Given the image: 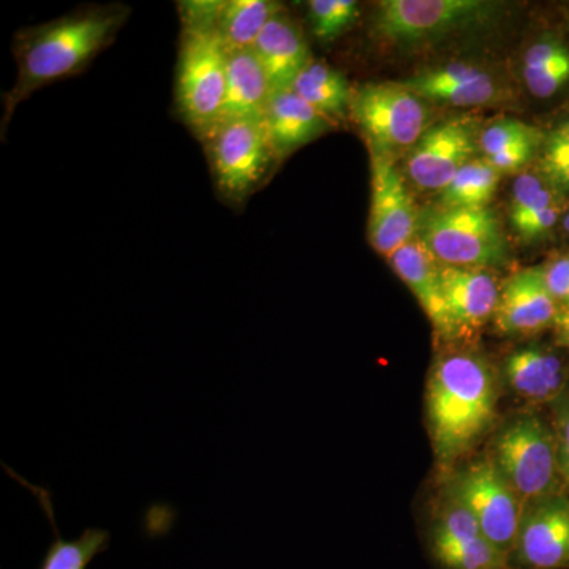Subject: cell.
I'll list each match as a JSON object with an SVG mask.
<instances>
[{"instance_id":"10","label":"cell","mask_w":569,"mask_h":569,"mask_svg":"<svg viewBox=\"0 0 569 569\" xmlns=\"http://www.w3.org/2000/svg\"><path fill=\"white\" fill-rule=\"evenodd\" d=\"M419 213L395 159L372 152V200H370L369 241L383 257L413 241Z\"/></svg>"},{"instance_id":"24","label":"cell","mask_w":569,"mask_h":569,"mask_svg":"<svg viewBox=\"0 0 569 569\" xmlns=\"http://www.w3.org/2000/svg\"><path fill=\"white\" fill-rule=\"evenodd\" d=\"M500 171L485 159L467 163L441 193V206L451 208H488L496 193Z\"/></svg>"},{"instance_id":"6","label":"cell","mask_w":569,"mask_h":569,"mask_svg":"<svg viewBox=\"0 0 569 569\" xmlns=\"http://www.w3.org/2000/svg\"><path fill=\"white\" fill-rule=\"evenodd\" d=\"M426 100L400 82L366 84L353 91L350 112L372 152L391 157L413 149L427 130Z\"/></svg>"},{"instance_id":"2","label":"cell","mask_w":569,"mask_h":569,"mask_svg":"<svg viewBox=\"0 0 569 569\" xmlns=\"http://www.w3.org/2000/svg\"><path fill=\"white\" fill-rule=\"evenodd\" d=\"M496 373L481 356L451 353L433 366L427 381V417L438 459L460 458L496 417Z\"/></svg>"},{"instance_id":"29","label":"cell","mask_w":569,"mask_h":569,"mask_svg":"<svg viewBox=\"0 0 569 569\" xmlns=\"http://www.w3.org/2000/svg\"><path fill=\"white\" fill-rule=\"evenodd\" d=\"M313 36L332 41L348 31L358 20L359 6L355 0H312L307 3Z\"/></svg>"},{"instance_id":"1","label":"cell","mask_w":569,"mask_h":569,"mask_svg":"<svg viewBox=\"0 0 569 569\" xmlns=\"http://www.w3.org/2000/svg\"><path fill=\"white\" fill-rule=\"evenodd\" d=\"M129 14L121 3L97 6L18 32L13 41L18 78L6 96L3 126L14 107L37 89L84 70L110 47Z\"/></svg>"},{"instance_id":"36","label":"cell","mask_w":569,"mask_h":569,"mask_svg":"<svg viewBox=\"0 0 569 569\" xmlns=\"http://www.w3.org/2000/svg\"><path fill=\"white\" fill-rule=\"evenodd\" d=\"M561 223H563L565 231L569 234V209L567 213L563 216V220H561Z\"/></svg>"},{"instance_id":"11","label":"cell","mask_w":569,"mask_h":569,"mask_svg":"<svg viewBox=\"0 0 569 569\" xmlns=\"http://www.w3.org/2000/svg\"><path fill=\"white\" fill-rule=\"evenodd\" d=\"M512 569H569V496L567 490L523 509Z\"/></svg>"},{"instance_id":"5","label":"cell","mask_w":569,"mask_h":569,"mask_svg":"<svg viewBox=\"0 0 569 569\" xmlns=\"http://www.w3.org/2000/svg\"><path fill=\"white\" fill-rule=\"evenodd\" d=\"M417 234L443 266L488 269L507 261V241L489 208L429 209L419 213Z\"/></svg>"},{"instance_id":"13","label":"cell","mask_w":569,"mask_h":569,"mask_svg":"<svg viewBox=\"0 0 569 569\" xmlns=\"http://www.w3.org/2000/svg\"><path fill=\"white\" fill-rule=\"evenodd\" d=\"M399 82L422 100L451 107H481L501 97L500 84L488 70L466 62L433 67Z\"/></svg>"},{"instance_id":"27","label":"cell","mask_w":569,"mask_h":569,"mask_svg":"<svg viewBox=\"0 0 569 569\" xmlns=\"http://www.w3.org/2000/svg\"><path fill=\"white\" fill-rule=\"evenodd\" d=\"M559 192L539 174H520L512 186L509 220L512 227L527 222L537 213L560 204Z\"/></svg>"},{"instance_id":"33","label":"cell","mask_w":569,"mask_h":569,"mask_svg":"<svg viewBox=\"0 0 569 569\" xmlns=\"http://www.w3.org/2000/svg\"><path fill=\"white\" fill-rule=\"evenodd\" d=\"M223 2L220 0H203V2H179L182 29H217L220 10Z\"/></svg>"},{"instance_id":"7","label":"cell","mask_w":569,"mask_h":569,"mask_svg":"<svg viewBox=\"0 0 569 569\" xmlns=\"http://www.w3.org/2000/svg\"><path fill=\"white\" fill-rule=\"evenodd\" d=\"M498 3L486 0H383L373 17L378 39L396 44H418L458 31L478 28Z\"/></svg>"},{"instance_id":"18","label":"cell","mask_w":569,"mask_h":569,"mask_svg":"<svg viewBox=\"0 0 569 569\" xmlns=\"http://www.w3.org/2000/svg\"><path fill=\"white\" fill-rule=\"evenodd\" d=\"M441 280L455 331L477 329L496 316L500 290L486 269L441 266Z\"/></svg>"},{"instance_id":"31","label":"cell","mask_w":569,"mask_h":569,"mask_svg":"<svg viewBox=\"0 0 569 569\" xmlns=\"http://www.w3.org/2000/svg\"><path fill=\"white\" fill-rule=\"evenodd\" d=\"M550 422L556 430L561 481L569 496V387L550 403Z\"/></svg>"},{"instance_id":"22","label":"cell","mask_w":569,"mask_h":569,"mask_svg":"<svg viewBox=\"0 0 569 569\" xmlns=\"http://www.w3.org/2000/svg\"><path fill=\"white\" fill-rule=\"evenodd\" d=\"M291 89L328 119L342 118L350 111L353 99L350 82L343 73L317 61L310 62L299 73Z\"/></svg>"},{"instance_id":"25","label":"cell","mask_w":569,"mask_h":569,"mask_svg":"<svg viewBox=\"0 0 569 569\" xmlns=\"http://www.w3.org/2000/svg\"><path fill=\"white\" fill-rule=\"evenodd\" d=\"M48 518L54 527L56 539L51 542L44 556L41 569H86L93 557L99 556L110 545V533L102 529H88L82 531L80 538L73 541H63L56 530L52 511L47 500Z\"/></svg>"},{"instance_id":"17","label":"cell","mask_w":569,"mask_h":569,"mask_svg":"<svg viewBox=\"0 0 569 569\" xmlns=\"http://www.w3.org/2000/svg\"><path fill=\"white\" fill-rule=\"evenodd\" d=\"M396 274L410 288L440 335H452L455 325L445 301L441 266L418 238L388 258Z\"/></svg>"},{"instance_id":"35","label":"cell","mask_w":569,"mask_h":569,"mask_svg":"<svg viewBox=\"0 0 569 569\" xmlns=\"http://www.w3.org/2000/svg\"><path fill=\"white\" fill-rule=\"evenodd\" d=\"M553 325H556L560 342L569 348V307H561L559 317Z\"/></svg>"},{"instance_id":"3","label":"cell","mask_w":569,"mask_h":569,"mask_svg":"<svg viewBox=\"0 0 569 569\" xmlns=\"http://www.w3.org/2000/svg\"><path fill=\"white\" fill-rule=\"evenodd\" d=\"M228 51L217 29H182L176 107L183 122L204 142L224 118Z\"/></svg>"},{"instance_id":"19","label":"cell","mask_w":569,"mask_h":569,"mask_svg":"<svg viewBox=\"0 0 569 569\" xmlns=\"http://www.w3.org/2000/svg\"><path fill=\"white\" fill-rule=\"evenodd\" d=\"M252 50L268 74L272 92L291 89L299 73L312 62L305 33L283 10L268 22Z\"/></svg>"},{"instance_id":"12","label":"cell","mask_w":569,"mask_h":569,"mask_svg":"<svg viewBox=\"0 0 569 569\" xmlns=\"http://www.w3.org/2000/svg\"><path fill=\"white\" fill-rule=\"evenodd\" d=\"M479 144L462 119L430 127L407 157V174L422 190L443 192L470 163Z\"/></svg>"},{"instance_id":"32","label":"cell","mask_w":569,"mask_h":569,"mask_svg":"<svg viewBox=\"0 0 569 569\" xmlns=\"http://www.w3.org/2000/svg\"><path fill=\"white\" fill-rule=\"evenodd\" d=\"M539 276L560 307H569V252L538 266Z\"/></svg>"},{"instance_id":"30","label":"cell","mask_w":569,"mask_h":569,"mask_svg":"<svg viewBox=\"0 0 569 569\" xmlns=\"http://www.w3.org/2000/svg\"><path fill=\"white\" fill-rule=\"evenodd\" d=\"M541 137L538 129L519 121V119H500V121L489 123V127H486L479 134V151L482 152V157H492L498 152H503L505 149L519 144V142Z\"/></svg>"},{"instance_id":"15","label":"cell","mask_w":569,"mask_h":569,"mask_svg":"<svg viewBox=\"0 0 569 569\" xmlns=\"http://www.w3.org/2000/svg\"><path fill=\"white\" fill-rule=\"evenodd\" d=\"M264 127L276 159H284L331 129V119L317 111L293 89L272 92Z\"/></svg>"},{"instance_id":"4","label":"cell","mask_w":569,"mask_h":569,"mask_svg":"<svg viewBox=\"0 0 569 569\" xmlns=\"http://www.w3.org/2000/svg\"><path fill=\"white\" fill-rule=\"evenodd\" d=\"M493 463L523 507L565 489L559 466L556 430L539 415L512 418L493 441Z\"/></svg>"},{"instance_id":"26","label":"cell","mask_w":569,"mask_h":569,"mask_svg":"<svg viewBox=\"0 0 569 569\" xmlns=\"http://www.w3.org/2000/svg\"><path fill=\"white\" fill-rule=\"evenodd\" d=\"M481 537L485 535L479 529L477 519L451 493V500L445 505L430 535V553L432 557L440 556L448 550L462 548Z\"/></svg>"},{"instance_id":"34","label":"cell","mask_w":569,"mask_h":569,"mask_svg":"<svg viewBox=\"0 0 569 569\" xmlns=\"http://www.w3.org/2000/svg\"><path fill=\"white\" fill-rule=\"evenodd\" d=\"M539 144H542V137L519 142V144L512 146V148L505 149L503 152H498L492 157H482V159L488 160L500 173L519 170V168H522L523 164L529 163L533 159Z\"/></svg>"},{"instance_id":"8","label":"cell","mask_w":569,"mask_h":569,"mask_svg":"<svg viewBox=\"0 0 569 569\" xmlns=\"http://www.w3.org/2000/svg\"><path fill=\"white\" fill-rule=\"evenodd\" d=\"M206 144L217 189L231 203L249 198L276 159L260 121H224Z\"/></svg>"},{"instance_id":"28","label":"cell","mask_w":569,"mask_h":569,"mask_svg":"<svg viewBox=\"0 0 569 569\" xmlns=\"http://www.w3.org/2000/svg\"><path fill=\"white\" fill-rule=\"evenodd\" d=\"M539 176L559 193H569V119L542 138Z\"/></svg>"},{"instance_id":"14","label":"cell","mask_w":569,"mask_h":569,"mask_svg":"<svg viewBox=\"0 0 569 569\" xmlns=\"http://www.w3.org/2000/svg\"><path fill=\"white\" fill-rule=\"evenodd\" d=\"M560 309L546 290L537 266L516 272L505 282L493 321L505 335H533L556 323Z\"/></svg>"},{"instance_id":"20","label":"cell","mask_w":569,"mask_h":569,"mask_svg":"<svg viewBox=\"0 0 569 569\" xmlns=\"http://www.w3.org/2000/svg\"><path fill=\"white\" fill-rule=\"evenodd\" d=\"M271 96V82L254 51L228 52L223 122H263Z\"/></svg>"},{"instance_id":"16","label":"cell","mask_w":569,"mask_h":569,"mask_svg":"<svg viewBox=\"0 0 569 569\" xmlns=\"http://www.w3.org/2000/svg\"><path fill=\"white\" fill-rule=\"evenodd\" d=\"M505 378L522 399L550 406L569 387V366L550 348L523 347L505 359Z\"/></svg>"},{"instance_id":"23","label":"cell","mask_w":569,"mask_h":569,"mask_svg":"<svg viewBox=\"0 0 569 569\" xmlns=\"http://www.w3.org/2000/svg\"><path fill=\"white\" fill-rule=\"evenodd\" d=\"M522 77L538 99L556 96L569 81V50L557 39L531 44L522 59Z\"/></svg>"},{"instance_id":"21","label":"cell","mask_w":569,"mask_h":569,"mask_svg":"<svg viewBox=\"0 0 569 569\" xmlns=\"http://www.w3.org/2000/svg\"><path fill=\"white\" fill-rule=\"evenodd\" d=\"M282 11L271 0H228L217 21V33L228 52L252 50L268 22Z\"/></svg>"},{"instance_id":"9","label":"cell","mask_w":569,"mask_h":569,"mask_svg":"<svg viewBox=\"0 0 569 569\" xmlns=\"http://www.w3.org/2000/svg\"><path fill=\"white\" fill-rule=\"evenodd\" d=\"M451 493L473 515L482 535L511 561L526 507L493 460H478L460 471Z\"/></svg>"}]
</instances>
